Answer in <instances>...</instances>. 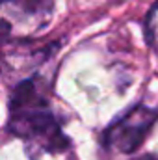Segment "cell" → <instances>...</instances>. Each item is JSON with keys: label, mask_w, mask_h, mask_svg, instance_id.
<instances>
[{"label": "cell", "mask_w": 158, "mask_h": 160, "mask_svg": "<svg viewBox=\"0 0 158 160\" xmlns=\"http://www.w3.org/2000/svg\"><path fill=\"white\" fill-rule=\"evenodd\" d=\"M9 130L48 153L65 151L69 145V140L63 136L52 114L50 102L39 88V82L34 78L22 80L11 93Z\"/></svg>", "instance_id": "6da1fadb"}, {"label": "cell", "mask_w": 158, "mask_h": 160, "mask_svg": "<svg viewBox=\"0 0 158 160\" xmlns=\"http://www.w3.org/2000/svg\"><path fill=\"white\" fill-rule=\"evenodd\" d=\"M52 0H0V38L30 39L52 21Z\"/></svg>", "instance_id": "7a4b0ae2"}, {"label": "cell", "mask_w": 158, "mask_h": 160, "mask_svg": "<svg viewBox=\"0 0 158 160\" xmlns=\"http://www.w3.org/2000/svg\"><path fill=\"white\" fill-rule=\"evenodd\" d=\"M158 121L155 108L138 104L104 132V145L116 153H134Z\"/></svg>", "instance_id": "3957f363"}, {"label": "cell", "mask_w": 158, "mask_h": 160, "mask_svg": "<svg viewBox=\"0 0 158 160\" xmlns=\"http://www.w3.org/2000/svg\"><path fill=\"white\" fill-rule=\"evenodd\" d=\"M54 52L52 45H37L28 39H4L0 43V75L19 78L34 73Z\"/></svg>", "instance_id": "277c9868"}, {"label": "cell", "mask_w": 158, "mask_h": 160, "mask_svg": "<svg viewBox=\"0 0 158 160\" xmlns=\"http://www.w3.org/2000/svg\"><path fill=\"white\" fill-rule=\"evenodd\" d=\"M147 39L151 43L153 50L158 54V4L151 9L147 17Z\"/></svg>", "instance_id": "5b68a950"}, {"label": "cell", "mask_w": 158, "mask_h": 160, "mask_svg": "<svg viewBox=\"0 0 158 160\" xmlns=\"http://www.w3.org/2000/svg\"><path fill=\"white\" fill-rule=\"evenodd\" d=\"M134 160H158L156 157H153V155H143V157H140V158H134Z\"/></svg>", "instance_id": "8992f818"}]
</instances>
